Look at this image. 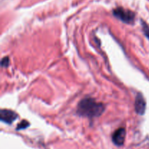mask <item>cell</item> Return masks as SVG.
Segmentation results:
<instances>
[{
	"label": "cell",
	"instance_id": "1",
	"mask_svg": "<svg viewBox=\"0 0 149 149\" xmlns=\"http://www.w3.org/2000/svg\"><path fill=\"white\" fill-rule=\"evenodd\" d=\"M105 106L103 103H97L92 97H85L79 103L77 113L80 116L89 119L98 117L104 112Z\"/></svg>",
	"mask_w": 149,
	"mask_h": 149
},
{
	"label": "cell",
	"instance_id": "5",
	"mask_svg": "<svg viewBox=\"0 0 149 149\" xmlns=\"http://www.w3.org/2000/svg\"><path fill=\"white\" fill-rule=\"evenodd\" d=\"M146 100L144 99L143 96L138 93L136 97H135V109L137 113L140 115L144 114L146 111Z\"/></svg>",
	"mask_w": 149,
	"mask_h": 149
},
{
	"label": "cell",
	"instance_id": "8",
	"mask_svg": "<svg viewBox=\"0 0 149 149\" xmlns=\"http://www.w3.org/2000/svg\"><path fill=\"white\" fill-rule=\"evenodd\" d=\"M1 66L2 67H7L9 65V58L8 57H4V58H2L1 60Z\"/></svg>",
	"mask_w": 149,
	"mask_h": 149
},
{
	"label": "cell",
	"instance_id": "7",
	"mask_svg": "<svg viewBox=\"0 0 149 149\" xmlns=\"http://www.w3.org/2000/svg\"><path fill=\"white\" fill-rule=\"evenodd\" d=\"M29 126V123L26 120H23L21 121L20 123L17 125V130H23V129H26V127Z\"/></svg>",
	"mask_w": 149,
	"mask_h": 149
},
{
	"label": "cell",
	"instance_id": "3",
	"mask_svg": "<svg viewBox=\"0 0 149 149\" xmlns=\"http://www.w3.org/2000/svg\"><path fill=\"white\" fill-rule=\"evenodd\" d=\"M17 118V113L11 110L2 109V110H1V112H0V120H1V122H4L5 124L10 125L15 120H16Z\"/></svg>",
	"mask_w": 149,
	"mask_h": 149
},
{
	"label": "cell",
	"instance_id": "2",
	"mask_svg": "<svg viewBox=\"0 0 149 149\" xmlns=\"http://www.w3.org/2000/svg\"><path fill=\"white\" fill-rule=\"evenodd\" d=\"M113 15L125 23H132L135 20V15L130 10H126L123 7H117L113 10Z\"/></svg>",
	"mask_w": 149,
	"mask_h": 149
},
{
	"label": "cell",
	"instance_id": "6",
	"mask_svg": "<svg viewBox=\"0 0 149 149\" xmlns=\"http://www.w3.org/2000/svg\"><path fill=\"white\" fill-rule=\"evenodd\" d=\"M142 28L144 34L149 39V26L146 22L142 21Z\"/></svg>",
	"mask_w": 149,
	"mask_h": 149
},
{
	"label": "cell",
	"instance_id": "4",
	"mask_svg": "<svg viewBox=\"0 0 149 149\" xmlns=\"http://www.w3.org/2000/svg\"><path fill=\"white\" fill-rule=\"evenodd\" d=\"M126 136V130L125 128L120 127L116 130L112 135V141L117 146H121L124 144Z\"/></svg>",
	"mask_w": 149,
	"mask_h": 149
}]
</instances>
